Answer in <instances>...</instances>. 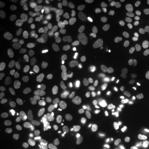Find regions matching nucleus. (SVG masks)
Returning <instances> with one entry per match:
<instances>
[{"instance_id": "f704fd0d", "label": "nucleus", "mask_w": 149, "mask_h": 149, "mask_svg": "<svg viewBox=\"0 0 149 149\" xmlns=\"http://www.w3.org/2000/svg\"><path fill=\"white\" fill-rule=\"evenodd\" d=\"M102 49L103 48L99 42H93L88 47V51L90 53L99 54L102 51Z\"/></svg>"}, {"instance_id": "423d86ee", "label": "nucleus", "mask_w": 149, "mask_h": 149, "mask_svg": "<svg viewBox=\"0 0 149 149\" xmlns=\"http://www.w3.org/2000/svg\"><path fill=\"white\" fill-rule=\"evenodd\" d=\"M59 55V54L53 48H45L40 53L39 61L44 66H52L55 65Z\"/></svg>"}, {"instance_id": "bb28decb", "label": "nucleus", "mask_w": 149, "mask_h": 149, "mask_svg": "<svg viewBox=\"0 0 149 149\" xmlns=\"http://www.w3.org/2000/svg\"><path fill=\"white\" fill-rule=\"evenodd\" d=\"M59 146L61 149H72V142L69 137L67 136H63L59 140Z\"/></svg>"}, {"instance_id": "aec40b11", "label": "nucleus", "mask_w": 149, "mask_h": 149, "mask_svg": "<svg viewBox=\"0 0 149 149\" xmlns=\"http://www.w3.org/2000/svg\"><path fill=\"white\" fill-rule=\"evenodd\" d=\"M144 65L141 64H136L133 67V68H131V69H130L129 77L133 80L139 79V77H141V75H142L143 73H144Z\"/></svg>"}, {"instance_id": "ea45409f", "label": "nucleus", "mask_w": 149, "mask_h": 149, "mask_svg": "<svg viewBox=\"0 0 149 149\" xmlns=\"http://www.w3.org/2000/svg\"><path fill=\"white\" fill-rule=\"evenodd\" d=\"M77 70L79 72H84L87 71L88 68V64L84 59H80L77 64Z\"/></svg>"}, {"instance_id": "f3484780", "label": "nucleus", "mask_w": 149, "mask_h": 149, "mask_svg": "<svg viewBox=\"0 0 149 149\" xmlns=\"http://www.w3.org/2000/svg\"><path fill=\"white\" fill-rule=\"evenodd\" d=\"M86 135V130L84 126L77 124L72 128V136L76 141H80Z\"/></svg>"}, {"instance_id": "c756f323", "label": "nucleus", "mask_w": 149, "mask_h": 149, "mask_svg": "<svg viewBox=\"0 0 149 149\" xmlns=\"http://www.w3.org/2000/svg\"><path fill=\"white\" fill-rule=\"evenodd\" d=\"M133 85V80L130 77H126L123 78L120 82V87L124 91H128L132 88Z\"/></svg>"}, {"instance_id": "2eb2a0df", "label": "nucleus", "mask_w": 149, "mask_h": 149, "mask_svg": "<svg viewBox=\"0 0 149 149\" xmlns=\"http://www.w3.org/2000/svg\"><path fill=\"white\" fill-rule=\"evenodd\" d=\"M92 102L95 105L103 108H110L111 107L112 104L111 99L108 96L102 94L93 97L92 99Z\"/></svg>"}, {"instance_id": "864d4df0", "label": "nucleus", "mask_w": 149, "mask_h": 149, "mask_svg": "<svg viewBox=\"0 0 149 149\" xmlns=\"http://www.w3.org/2000/svg\"><path fill=\"white\" fill-rule=\"evenodd\" d=\"M77 149H91V147L90 146V145L86 144V143H84L81 146L78 147Z\"/></svg>"}, {"instance_id": "dca6fc26", "label": "nucleus", "mask_w": 149, "mask_h": 149, "mask_svg": "<svg viewBox=\"0 0 149 149\" xmlns=\"http://www.w3.org/2000/svg\"><path fill=\"white\" fill-rule=\"evenodd\" d=\"M25 21L31 26H36L42 23L43 18L37 13H29L25 16Z\"/></svg>"}, {"instance_id": "72a5a7b5", "label": "nucleus", "mask_w": 149, "mask_h": 149, "mask_svg": "<svg viewBox=\"0 0 149 149\" xmlns=\"http://www.w3.org/2000/svg\"><path fill=\"white\" fill-rule=\"evenodd\" d=\"M68 0H54L51 5V10H58L64 6L65 3H68Z\"/></svg>"}, {"instance_id": "1a4fd4ad", "label": "nucleus", "mask_w": 149, "mask_h": 149, "mask_svg": "<svg viewBox=\"0 0 149 149\" xmlns=\"http://www.w3.org/2000/svg\"><path fill=\"white\" fill-rule=\"evenodd\" d=\"M15 36L13 31L8 26L1 25L0 26V42L3 45L9 46L13 44Z\"/></svg>"}, {"instance_id": "2f4dec72", "label": "nucleus", "mask_w": 149, "mask_h": 149, "mask_svg": "<svg viewBox=\"0 0 149 149\" xmlns=\"http://www.w3.org/2000/svg\"><path fill=\"white\" fill-rule=\"evenodd\" d=\"M72 36H73L78 42H86V33H84L81 30H80L79 29H74L72 30Z\"/></svg>"}, {"instance_id": "b1692460", "label": "nucleus", "mask_w": 149, "mask_h": 149, "mask_svg": "<svg viewBox=\"0 0 149 149\" xmlns=\"http://www.w3.org/2000/svg\"><path fill=\"white\" fill-rule=\"evenodd\" d=\"M121 70L118 66L111 67L109 70V81L111 84H115L120 77Z\"/></svg>"}, {"instance_id": "4d7b16f0", "label": "nucleus", "mask_w": 149, "mask_h": 149, "mask_svg": "<svg viewBox=\"0 0 149 149\" xmlns=\"http://www.w3.org/2000/svg\"><path fill=\"white\" fill-rule=\"evenodd\" d=\"M126 1V2H132L133 1H132V0H130V1Z\"/></svg>"}, {"instance_id": "5fc2aeb1", "label": "nucleus", "mask_w": 149, "mask_h": 149, "mask_svg": "<svg viewBox=\"0 0 149 149\" xmlns=\"http://www.w3.org/2000/svg\"><path fill=\"white\" fill-rule=\"evenodd\" d=\"M144 15H145V17H146V19L149 22V6H147L146 8H145Z\"/></svg>"}, {"instance_id": "4c0bfd02", "label": "nucleus", "mask_w": 149, "mask_h": 149, "mask_svg": "<svg viewBox=\"0 0 149 149\" xmlns=\"http://www.w3.org/2000/svg\"><path fill=\"white\" fill-rule=\"evenodd\" d=\"M48 107L53 111H57L61 108V104L56 99H52L48 103Z\"/></svg>"}, {"instance_id": "37998d69", "label": "nucleus", "mask_w": 149, "mask_h": 149, "mask_svg": "<svg viewBox=\"0 0 149 149\" xmlns=\"http://www.w3.org/2000/svg\"><path fill=\"white\" fill-rule=\"evenodd\" d=\"M98 42L100 43L104 49H108L109 48V37L107 36H102L99 40Z\"/></svg>"}, {"instance_id": "a878e982", "label": "nucleus", "mask_w": 149, "mask_h": 149, "mask_svg": "<svg viewBox=\"0 0 149 149\" xmlns=\"http://www.w3.org/2000/svg\"><path fill=\"white\" fill-rule=\"evenodd\" d=\"M119 68L121 71L124 73H127L130 69V61L127 57H122L120 59L119 62Z\"/></svg>"}, {"instance_id": "de8ad7c7", "label": "nucleus", "mask_w": 149, "mask_h": 149, "mask_svg": "<svg viewBox=\"0 0 149 149\" xmlns=\"http://www.w3.org/2000/svg\"><path fill=\"white\" fill-rule=\"evenodd\" d=\"M95 92V87L92 85H90L88 84H87L85 93H86L88 96H92L94 95Z\"/></svg>"}, {"instance_id": "c85d7f7f", "label": "nucleus", "mask_w": 149, "mask_h": 149, "mask_svg": "<svg viewBox=\"0 0 149 149\" xmlns=\"http://www.w3.org/2000/svg\"><path fill=\"white\" fill-rule=\"evenodd\" d=\"M84 51V46L80 44L74 45L70 51V57L73 59L79 58Z\"/></svg>"}, {"instance_id": "0eeeda50", "label": "nucleus", "mask_w": 149, "mask_h": 149, "mask_svg": "<svg viewBox=\"0 0 149 149\" xmlns=\"http://www.w3.org/2000/svg\"><path fill=\"white\" fill-rule=\"evenodd\" d=\"M119 92H120V88L116 84H110L106 86L102 90V94L105 95L111 99L112 104L110 109L114 108L117 105L119 100Z\"/></svg>"}, {"instance_id": "7ed1b4c3", "label": "nucleus", "mask_w": 149, "mask_h": 149, "mask_svg": "<svg viewBox=\"0 0 149 149\" xmlns=\"http://www.w3.org/2000/svg\"><path fill=\"white\" fill-rule=\"evenodd\" d=\"M31 116L34 120L40 124H45L51 121L53 117V111L48 107H38L31 111Z\"/></svg>"}, {"instance_id": "c9c22d12", "label": "nucleus", "mask_w": 149, "mask_h": 149, "mask_svg": "<svg viewBox=\"0 0 149 149\" xmlns=\"http://www.w3.org/2000/svg\"><path fill=\"white\" fill-rule=\"evenodd\" d=\"M46 102V99L44 95H37L32 98L31 103L33 106H40Z\"/></svg>"}, {"instance_id": "6e6552de", "label": "nucleus", "mask_w": 149, "mask_h": 149, "mask_svg": "<svg viewBox=\"0 0 149 149\" xmlns=\"http://www.w3.org/2000/svg\"><path fill=\"white\" fill-rule=\"evenodd\" d=\"M82 1H81L80 2H77L74 4V11L77 17L80 20H86L88 19L92 15V9L88 6L84 4L81 3Z\"/></svg>"}, {"instance_id": "6ab92c4d", "label": "nucleus", "mask_w": 149, "mask_h": 149, "mask_svg": "<svg viewBox=\"0 0 149 149\" xmlns=\"http://www.w3.org/2000/svg\"><path fill=\"white\" fill-rule=\"evenodd\" d=\"M115 48L121 50H125L129 45V36L127 34L121 35L115 40L113 44Z\"/></svg>"}, {"instance_id": "9d476101", "label": "nucleus", "mask_w": 149, "mask_h": 149, "mask_svg": "<svg viewBox=\"0 0 149 149\" xmlns=\"http://www.w3.org/2000/svg\"><path fill=\"white\" fill-rule=\"evenodd\" d=\"M107 16L104 13L93 14L86 20V26L89 29L96 30L97 28L102 25L107 19Z\"/></svg>"}, {"instance_id": "13d9d810", "label": "nucleus", "mask_w": 149, "mask_h": 149, "mask_svg": "<svg viewBox=\"0 0 149 149\" xmlns=\"http://www.w3.org/2000/svg\"><path fill=\"white\" fill-rule=\"evenodd\" d=\"M146 2H149V0H146Z\"/></svg>"}, {"instance_id": "ddd939ff", "label": "nucleus", "mask_w": 149, "mask_h": 149, "mask_svg": "<svg viewBox=\"0 0 149 149\" xmlns=\"http://www.w3.org/2000/svg\"><path fill=\"white\" fill-rule=\"evenodd\" d=\"M86 110L81 107H72L67 112V117L70 120L79 121L85 118L87 116Z\"/></svg>"}, {"instance_id": "39448f33", "label": "nucleus", "mask_w": 149, "mask_h": 149, "mask_svg": "<svg viewBox=\"0 0 149 149\" xmlns=\"http://www.w3.org/2000/svg\"><path fill=\"white\" fill-rule=\"evenodd\" d=\"M130 119L133 124L139 129H144L148 127L149 120L143 112L137 108H133L130 113Z\"/></svg>"}, {"instance_id": "f8f14e48", "label": "nucleus", "mask_w": 149, "mask_h": 149, "mask_svg": "<svg viewBox=\"0 0 149 149\" xmlns=\"http://www.w3.org/2000/svg\"><path fill=\"white\" fill-rule=\"evenodd\" d=\"M57 91L61 96L66 97L71 91V83L68 78L61 77L57 81Z\"/></svg>"}, {"instance_id": "e433bc0d", "label": "nucleus", "mask_w": 149, "mask_h": 149, "mask_svg": "<svg viewBox=\"0 0 149 149\" xmlns=\"http://www.w3.org/2000/svg\"><path fill=\"white\" fill-rule=\"evenodd\" d=\"M141 52L144 55H148L149 53V40L145 38H141Z\"/></svg>"}, {"instance_id": "f257e3e1", "label": "nucleus", "mask_w": 149, "mask_h": 149, "mask_svg": "<svg viewBox=\"0 0 149 149\" xmlns=\"http://www.w3.org/2000/svg\"><path fill=\"white\" fill-rule=\"evenodd\" d=\"M10 91L12 95L19 100H24L29 99L32 93L31 86L23 80L18 79L14 81L10 86Z\"/></svg>"}, {"instance_id": "6e6d98bb", "label": "nucleus", "mask_w": 149, "mask_h": 149, "mask_svg": "<svg viewBox=\"0 0 149 149\" xmlns=\"http://www.w3.org/2000/svg\"><path fill=\"white\" fill-rule=\"evenodd\" d=\"M144 64L146 65L147 68L149 69V53L146 55L144 57Z\"/></svg>"}, {"instance_id": "5701e85b", "label": "nucleus", "mask_w": 149, "mask_h": 149, "mask_svg": "<svg viewBox=\"0 0 149 149\" xmlns=\"http://www.w3.org/2000/svg\"><path fill=\"white\" fill-rule=\"evenodd\" d=\"M13 13V9L6 6L3 3H0V18L2 20H7L10 17Z\"/></svg>"}, {"instance_id": "7c9ffc66", "label": "nucleus", "mask_w": 149, "mask_h": 149, "mask_svg": "<svg viewBox=\"0 0 149 149\" xmlns=\"http://www.w3.org/2000/svg\"><path fill=\"white\" fill-rule=\"evenodd\" d=\"M125 29V26L122 22L116 21L112 24V31L115 35H119L122 33Z\"/></svg>"}, {"instance_id": "3c124183", "label": "nucleus", "mask_w": 149, "mask_h": 149, "mask_svg": "<svg viewBox=\"0 0 149 149\" xmlns=\"http://www.w3.org/2000/svg\"><path fill=\"white\" fill-rule=\"evenodd\" d=\"M141 38H145L147 40H149V23L148 24V29L144 32L140 33Z\"/></svg>"}, {"instance_id": "8fccbe9b", "label": "nucleus", "mask_w": 149, "mask_h": 149, "mask_svg": "<svg viewBox=\"0 0 149 149\" xmlns=\"http://www.w3.org/2000/svg\"><path fill=\"white\" fill-rule=\"evenodd\" d=\"M113 6H114L115 8L119 9V10H122V9L124 8L123 3L121 1H118V0H115V1H113Z\"/></svg>"}, {"instance_id": "20e7f679", "label": "nucleus", "mask_w": 149, "mask_h": 149, "mask_svg": "<svg viewBox=\"0 0 149 149\" xmlns=\"http://www.w3.org/2000/svg\"><path fill=\"white\" fill-rule=\"evenodd\" d=\"M19 132L24 143L32 145L35 139V134L31 124L28 122H22L19 125Z\"/></svg>"}, {"instance_id": "a18cd8bd", "label": "nucleus", "mask_w": 149, "mask_h": 149, "mask_svg": "<svg viewBox=\"0 0 149 149\" xmlns=\"http://www.w3.org/2000/svg\"><path fill=\"white\" fill-rule=\"evenodd\" d=\"M107 3V1H105V0H95V1H93V4L95 6V8L102 9L106 6Z\"/></svg>"}, {"instance_id": "9b49d317", "label": "nucleus", "mask_w": 149, "mask_h": 149, "mask_svg": "<svg viewBox=\"0 0 149 149\" xmlns=\"http://www.w3.org/2000/svg\"><path fill=\"white\" fill-rule=\"evenodd\" d=\"M42 46V40L39 37L33 36L28 38L24 43L26 51L29 53H33L40 49Z\"/></svg>"}, {"instance_id": "f03ea898", "label": "nucleus", "mask_w": 149, "mask_h": 149, "mask_svg": "<svg viewBox=\"0 0 149 149\" xmlns=\"http://www.w3.org/2000/svg\"><path fill=\"white\" fill-rule=\"evenodd\" d=\"M51 45L59 55L66 54L70 47V40L68 36L62 34H55L51 37Z\"/></svg>"}, {"instance_id": "09e8293b", "label": "nucleus", "mask_w": 149, "mask_h": 149, "mask_svg": "<svg viewBox=\"0 0 149 149\" xmlns=\"http://www.w3.org/2000/svg\"><path fill=\"white\" fill-rule=\"evenodd\" d=\"M26 2L31 3V4L33 5L35 7H37V8L42 6L43 4V1H39V0H27Z\"/></svg>"}, {"instance_id": "603ef678", "label": "nucleus", "mask_w": 149, "mask_h": 149, "mask_svg": "<svg viewBox=\"0 0 149 149\" xmlns=\"http://www.w3.org/2000/svg\"><path fill=\"white\" fill-rule=\"evenodd\" d=\"M111 24L109 23V22H107V23H106L105 24H104V26H103V30H104V33H109L110 28H111Z\"/></svg>"}, {"instance_id": "4468645a", "label": "nucleus", "mask_w": 149, "mask_h": 149, "mask_svg": "<svg viewBox=\"0 0 149 149\" xmlns=\"http://www.w3.org/2000/svg\"><path fill=\"white\" fill-rule=\"evenodd\" d=\"M56 77V72L55 70H50L46 73L44 77L41 80L40 86L42 90H48L51 88V85L55 81Z\"/></svg>"}, {"instance_id": "49530a36", "label": "nucleus", "mask_w": 149, "mask_h": 149, "mask_svg": "<svg viewBox=\"0 0 149 149\" xmlns=\"http://www.w3.org/2000/svg\"><path fill=\"white\" fill-rule=\"evenodd\" d=\"M120 124H113L111 126H107L105 128L106 133H113V132L118 130L120 128Z\"/></svg>"}, {"instance_id": "79ce46f5", "label": "nucleus", "mask_w": 149, "mask_h": 149, "mask_svg": "<svg viewBox=\"0 0 149 149\" xmlns=\"http://www.w3.org/2000/svg\"><path fill=\"white\" fill-rule=\"evenodd\" d=\"M148 81L145 79H142L139 81L137 84V89L139 92H143V91H146L147 88H148Z\"/></svg>"}, {"instance_id": "a211bd4d", "label": "nucleus", "mask_w": 149, "mask_h": 149, "mask_svg": "<svg viewBox=\"0 0 149 149\" xmlns=\"http://www.w3.org/2000/svg\"><path fill=\"white\" fill-rule=\"evenodd\" d=\"M67 125L65 122H61V121H55L50 124L48 129H49L50 133L57 134L65 131Z\"/></svg>"}, {"instance_id": "cd10ccee", "label": "nucleus", "mask_w": 149, "mask_h": 149, "mask_svg": "<svg viewBox=\"0 0 149 149\" xmlns=\"http://www.w3.org/2000/svg\"><path fill=\"white\" fill-rule=\"evenodd\" d=\"M96 80L99 82L109 81V71L106 68H103L96 74Z\"/></svg>"}, {"instance_id": "393cba45", "label": "nucleus", "mask_w": 149, "mask_h": 149, "mask_svg": "<svg viewBox=\"0 0 149 149\" xmlns=\"http://www.w3.org/2000/svg\"><path fill=\"white\" fill-rule=\"evenodd\" d=\"M139 104L141 107H149V93L148 91L138 92Z\"/></svg>"}, {"instance_id": "c03bdc74", "label": "nucleus", "mask_w": 149, "mask_h": 149, "mask_svg": "<svg viewBox=\"0 0 149 149\" xmlns=\"http://www.w3.org/2000/svg\"><path fill=\"white\" fill-rule=\"evenodd\" d=\"M121 54L120 52H117V51H111L110 53L107 55V59L109 60H117L120 58Z\"/></svg>"}, {"instance_id": "473e14b6", "label": "nucleus", "mask_w": 149, "mask_h": 149, "mask_svg": "<svg viewBox=\"0 0 149 149\" xmlns=\"http://www.w3.org/2000/svg\"><path fill=\"white\" fill-rule=\"evenodd\" d=\"M58 22L60 25L65 27H69L71 25V20L67 14H61L58 16Z\"/></svg>"}, {"instance_id": "412c9836", "label": "nucleus", "mask_w": 149, "mask_h": 149, "mask_svg": "<svg viewBox=\"0 0 149 149\" xmlns=\"http://www.w3.org/2000/svg\"><path fill=\"white\" fill-rule=\"evenodd\" d=\"M119 21L122 22L123 24L125 26V28H128L130 26V19L129 17L128 16H116V15H110L108 17V22L111 24H113L115 22Z\"/></svg>"}, {"instance_id": "4be33fe9", "label": "nucleus", "mask_w": 149, "mask_h": 149, "mask_svg": "<svg viewBox=\"0 0 149 149\" xmlns=\"http://www.w3.org/2000/svg\"><path fill=\"white\" fill-rule=\"evenodd\" d=\"M130 26L139 31V33L144 32L148 29V24L144 23L142 21H139L137 19H131L130 21Z\"/></svg>"}, {"instance_id": "58836bf2", "label": "nucleus", "mask_w": 149, "mask_h": 149, "mask_svg": "<svg viewBox=\"0 0 149 149\" xmlns=\"http://www.w3.org/2000/svg\"><path fill=\"white\" fill-rule=\"evenodd\" d=\"M88 82L89 79L87 76H81V77L78 78L75 84H74V88H75V91L77 93L79 94V87L80 85L82 84H88Z\"/></svg>"}, {"instance_id": "a19ab883", "label": "nucleus", "mask_w": 149, "mask_h": 149, "mask_svg": "<svg viewBox=\"0 0 149 149\" xmlns=\"http://www.w3.org/2000/svg\"><path fill=\"white\" fill-rule=\"evenodd\" d=\"M101 35V33L99 30H93V31H88V32L86 33V40H95V39L97 38Z\"/></svg>"}]
</instances>
